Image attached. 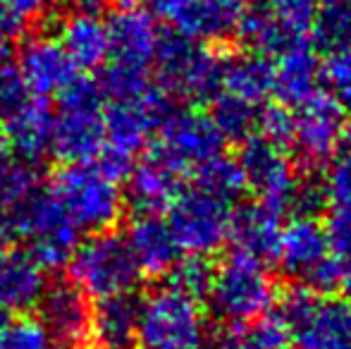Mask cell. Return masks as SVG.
I'll list each match as a JSON object with an SVG mask.
<instances>
[{
	"label": "cell",
	"mask_w": 351,
	"mask_h": 349,
	"mask_svg": "<svg viewBox=\"0 0 351 349\" xmlns=\"http://www.w3.org/2000/svg\"><path fill=\"white\" fill-rule=\"evenodd\" d=\"M58 112H53L51 154L62 163H91L106 144V106L98 84L74 77L62 88Z\"/></svg>",
	"instance_id": "1"
},
{
	"label": "cell",
	"mask_w": 351,
	"mask_h": 349,
	"mask_svg": "<svg viewBox=\"0 0 351 349\" xmlns=\"http://www.w3.org/2000/svg\"><path fill=\"white\" fill-rule=\"evenodd\" d=\"M208 318L201 302L170 282L139 302L136 340L141 349H206Z\"/></svg>",
	"instance_id": "2"
},
{
	"label": "cell",
	"mask_w": 351,
	"mask_h": 349,
	"mask_svg": "<svg viewBox=\"0 0 351 349\" xmlns=\"http://www.w3.org/2000/svg\"><path fill=\"white\" fill-rule=\"evenodd\" d=\"M14 242H27L34 258L43 270L67 265L79 244V228L53 189H34L19 206L5 213Z\"/></svg>",
	"instance_id": "3"
},
{
	"label": "cell",
	"mask_w": 351,
	"mask_h": 349,
	"mask_svg": "<svg viewBox=\"0 0 351 349\" xmlns=\"http://www.w3.org/2000/svg\"><path fill=\"white\" fill-rule=\"evenodd\" d=\"M153 62L158 70V86L172 98L204 103L220 93L222 58L184 34L160 32Z\"/></svg>",
	"instance_id": "4"
},
{
	"label": "cell",
	"mask_w": 351,
	"mask_h": 349,
	"mask_svg": "<svg viewBox=\"0 0 351 349\" xmlns=\"http://www.w3.org/2000/svg\"><path fill=\"white\" fill-rule=\"evenodd\" d=\"M67 265L72 282L88 299L132 292L141 278L127 239L110 230L93 232L86 242L77 244Z\"/></svg>",
	"instance_id": "5"
},
{
	"label": "cell",
	"mask_w": 351,
	"mask_h": 349,
	"mask_svg": "<svg viewBox=\"0 0 351 349\" xmlns=\"http://www.w3.org/2000/svg\"><path fill=\"white\" fill-rule=\"evenodd\" d=\"M79 230L103 232L112 230L125 213V194L91 163H65L51 184Z\"/></svg>",
	"instance_id": "6"
},
{
	"label": "cell",
	"mask_w": 351,
	"mask_h": 349,
	"mask_svg": "<svg viewBox=\"0 0 351 349\" xmlns=\"http://www.w3.org/2000/svg\"><path fill=\"white\" fill-rule=\"evenodd\" d=\"M210 311L225 323H249L273 309L278 299L265 263L234 254L215 268L208 289Z\"/></svg>",
	"instance_id": "7"
},
{
	"label": "cell",
	"mask_w": 351,
	"mask_h": 349,
	"mask_svg": "<svg viewBox=\"0 0 351 349\" xmlns=\"http://www.w3.org/2000/svg\"><path fill=\"white\" fill-rule=\"evenodd\" d=\"M230 201L217 199L199 186L182 189L167 208V225L184 254L210 256L220 252L230 237Z\"/></svg>",
	"instance_id": "8"
},
{
	"label": "cell",
	"mask_w": 351,
	"mask_h": 349,
	"mask_svg": "<svg viewBox=\"0 0 351 349\" xmlns=\"http://www.w3.org/2000/svg\"><path fill=\"white\" fill-rule=\"evenodd\" d=\"M158 139L151 154L165 160L177 173H191L206 158L220 154L225 136L204 110H172L158 127Z\"/></svg>",
	"instance_id": "9"
},
{
	"label": "cell",
	"mask_w": 351,
	"mask_h": 349,
	"mask_svg": "<svg viewBox=\"0 0 351 349\" xmlns=\"http://www.w3.org/2000/svg\"><path fill=\"white\" fill-rule=\"evenodd\" d=\"M239 144L241 149L237 160L246 175V186L261 204L273 208L275 213H289L301 177L294 163L285 156V149L270 144L261 134H249Z\"/></svg>",
	"instance_id": "10"
},
{
	"label": "cell",
	"mask_w": 351,
	"mask_h": 349,
	"mask_svg": "<svg viewBox=\"0 0 351 349\" xmlns=\"http://www.w3.org/2000/svg\"><path fill=\"white\" fill-rule=\"evenodd\" d=\"M291 144L296 158L308 170H320L335 158L344 134V108L328 93H313L296 106Z\"/></svg>",
	"instance_id": "11"
},
{
	"label": "cell",
	"mask_w": 351,
	"mask_h": 349,
	"mask_svg": "<svg viewBox=\"0 0 351 349\" xmlns=\"http://www.w3.org/2000/svg\"><path fill=\"white\" fill-rule=\"evenodd\" d=\"M172 110H175V98L158 84H153L134 101L108 103L106 144L130 156H136Z\"/></svg>",
	"instance_id": "12"
},
{
	"label": "cell",
	"mask_w": 351,
	"mask_h": 349,
	"mask_svg": "<svg viewBox=\"0 0 351 349\" xmlns=\"http://www.w3.org/2000/svg\"><path fill=\"white\" fill-rule=\"evenodd\" d=\"M38 306V321L51 333L58 349H82L91 337V306L88 297L74 282L46 285Z\"/></svg>",
	"instance_id": "13"
},
{
	"label": "cell",
	"mask_w": 351,
	"mask_h": 349,
	"mask_svg": "<svg viewBox=\"0 0 351 349\" xmlns=\"http://www.w3.org/2000/svg\"><path fill=\"white\" fill-rule=\"evenodd\" d=\"M17 70L22 72L29 91L41 98L58 96L79 75L62 43L48 36H32L22 43Z\"/></svg>",
	"instance_id": "14"
},
{
	"label": "cell",
	"mask_w": 351,
	"mask_h": 349,
	"mask_svg": "<svg viewBox=\"0 0 351 349\" xmlns=\"http://www.w3.org/2000/svg\"><path fill=\"white\" fill-rule=\"evenodd\" d=\"M249 0H186L170 19L175 32L199 43H220L239 36Z\"/></svg>",
	"instance_id": "15"
},
{
	"label": "cell",
	"mask_w": 351,
	"mask_h": 349,
	"mask_svg": "<svg viewBox=\"0 0 351 349\" xmlns=\"http://www.w3.org/2000/svg\"><path fill=\"white\" fill-rule=\"evenodd\" d=\"M330 242L325 225L315 215H294L280 230L275 258L282 273L304 280L325 256H330Z\"/></svg>",
	"instance_id": "16"
},
{
	"label": "cell",
	"mask_w": 351,
	"mask_h": 349,
	"mask_svg": "<svg viewBox=\"0 0 351 349\" xmlns=\"http://www.w3.org/2000/svg\"><path fill=\"white\" fill-rule=\"evenodd\" d=\"M3 136L8 139L12 156L29 165H38L51 154L53 110L48 98L32 96L27 103L3 120Z\"/></svg>",
	"instance_id": "17"
},
{
	"label": "cell",
	"mask_w": 351,
	"mask_h": 349,
	"mask_svg": "<svg viewBox=\"0 0 351 349\" xmlns=\"http://www.w3.org/2000/svg\"><path fill=\"white\" fill-rule=\"evenodd\" d=\"M289 333L296 349H351V302L318 297Z\"/></svg>",
	"instance_id": "18"
},
{
	"label": "cell",
	"mask_w": 351,
	"mask_h": 349,
	"mask_svg": "<svg viewBox=\"0 0 351 349\" xmlns=\"http://www.w3.org/2000/svg\"><path fill=\"white\" fill-rule=\"evenodd\" d=\"M46 285V270L32 254L17 247L0 249V311H29L36 306Z\"/></svg>",
	"instance_id": "19"
},
{
	"label": "cell",
	"mask_w": 351,
	"mask_h": 349,
	"mask_svg": "<svg viewBox=\"0 0 351 349\" xmlns=\"http://www.w3.org/2000/svg\"><path fill=\"white\" fill-rule=\"evenodd\" d=\"M280 218V213H275L261 201L244 204L237 210H232L230 237H227L232 239V252L261 263L273 261L282 230Z\"/></svg>",
	"instance_id": "20"
},
{
	"label": "cell",
	"mask_w": 351,
	"mask_h": 349,
	"mask_svg": "<svg viewBox=\"0 0 351 349\" xmlns=\"http://www.w3.org/2000/svg\"><path fill=\"white\" fill-rule=\"evenodd\" d=\"M106 24L112 60L143 67L151 65L160 38V29L151 12L141 8L117 10Z\"/></svg>",
	"instance_id": "21"
},
{
	"label": "cell",
	"mask_w": 351,
	"mask_h": 349,
	"mask_svg": "<svg viewBox=\"0 0 351 349\" xmlns=\"http://www.w3.org/2000/svg\"><path fill=\"white\" fill-rule=\"evenodd\" d=\"M180 173L172 170L165 160L148 156L141 163H134L127 175V201L139 215L143 213H156L160 215L162 210L170 208L175 196L182 191Z\"/></svg>",
	"instance_id": "22"
},
{
	"label": "cell",
	"mask_w": 351,
	"mask_h": 349,
	"mask_svg": "<svg viewBox=\"0 0 351 349\" xmlns=\"http://www.w3.org/2000/svg\"><path fill=\"white\" fill-rule=\"evenodd\" d=\"M125 239L130 244L132 256L139 265L141 275H153V278L167 275L180 258V247H177L170 225L156 213L136 215Z\"/></svg>",
	"instance_id": "23"
},
{
	"label": "cell",
	"mask_w": 351,
	"mask_h": 349,
	"mask_svg": "<svg viewBox=\"0 0 351 349\" xmlns=\"http://www.w3.org/2000/svg\"><path fill=\"white\" fill-rule=\"evenodd\" d=\"M320 86V62L304 41L278 53L273 62V93L282 106H301Z\"/></svg>",
	"instance_id": "24"
},
{
	"label": "cell",
	"mask_w": 351,
	"mask_h": 349,
	"mask_svg": "<svg viewBox=\"0 0 351 349\" xmlns=\"http://www.w3.org/2000/svg\"><path fill=\"white\" fill-rule=\"evenodd\" d=\"M291 333L278 313H263L249 323H225L208 333L206 349H287Z\"/></svg>",
	"instance_id": "25"
},
{
	"label": "cell",
	"mask_w": 351,
	"mask_h": 349,
	"mask_svg": "<svg viewBox=\"0 0 351 349\" xmlns=\"http://www.w3.org/2000/svg\"><path fill=\"white\" fill-rule=\"evenodd\" d=\"M62 48L77 70H98L110 58V41H108V24L96 14H70L60 24Z\"/></svg>",
	"instance_id": "26"
},
{
	"label": "cell",
	"mask_w": 351,
	"mask_h": 349,
	"mask_svg": "<svg viewBox=\"0 0 351 349\" xmlns=\"http://www.w3.org/2000/svg\"><path fill=\"white\" fill-rule=\"evenodd\" d=\"M220 91L251 103H263L273 93V60L261 51L222 58Z\"/></svg>",
	"instance_id": "27"
},
{
	"label": "cell",
	"mask_w": 351,
	"mask_h": 349,
	"mask_svg": "<svg viewBox=\"0 0 351 349\" xmlns=\"http://www.w3.org/2000/svg\"><path fill=\"white\" fill-rule=\"evenodd\" d=\"M139 299L132 292L96 299L91 309V337L103 347H125L136 337Z\"/></svg>",
	"instance_id": "28"
},
{
	"label": "cell",
	"mask_w": 351,
	"mask_h": 349,
	"mask_svg": "<svg viewBox=\"0 0 351 349\" xmlns=\"http://www.w3.org/2000/svg\"><path fill=\"white\" fill-rule=\"evenodd\" d=\"M196 186L208 194L217 196L222 201H234L244 194L249 186H246V175L241 170L239 160L232 158V156L220 154L206 158L204 163H199L194 170Z\"/></svg>",
	"instance_id": "29"
},
{
	"label": "cell",
	"mask_w": 351,
	"mask_h": 349,
	"mask_svg": "<svg viewBox=\"0 0 351 349\" xmlns=\"http://www.w3.org/2000/svg\"><path fill=\"white\" fill-rule=\"evenodd\" d=\"M258 103L244 101L239 96H232L227 91H220L213 96L210 120L225 136V141H241L249 134H254L258 125Z\"/></svg>",
	"instance_id": "30"
},
{
	"label": "cell",
	"mask_w": 351,
	"mask_h": 349,
	"mask_svg": "<svg viewBox=\"0 0 351 349\" xmlns=\"http://www.w3.org/2000/svg\"><path fill=\"white\" fill-rule=\"evenodd\" d=\"M96 84L106 103H125L143 96L156 82L148 75V67L112 60V65L103 67Z\"/></svg>",
	"instance_id": "31"
},
{
	"label": "cell",
	"mask_w": 351,
	"mask_h": 349,
	"mask_svg": "<svg viewBox=\"0 0 351 349\" xmlns=\"http://www.w3.org/2000/svg\"><path fill=\"white\" fill-rule=\"evenodd\" d=\"M311 32L328 51L351 46V0H320Z\"/></svg>",
	"instance_id": "32"
},
{
	"label": "cell",
	"mask_w": 351,
	"mask_h": 349,
	"mask_svg": "<svg viewBox=\"0 0 351 349\" xmlns=\"http://www.w3.org/2000/svg\"><path fill=\"white\" fill-rule=\"evenodd\" d=\"M36 180L34 165L19 160L17 156L0 158V215L22 204L36 189Z\"/></svg>",
	"instance_id": "33"
},
{
	"label": "cell",
	"mask_w": 351,
	"mask_h": 349,
	"mask_svg": "<svg viewBox=\"0 0 351 349\" xmlns=\"http://www.w3.org/2000/svg\"><path fill=\"white\" fill-rule=\"evenodd\" d=\"M320 0H263L261 8L275 19V24L291 38L304 41L313 27Z\"/></svg>",
	"instance_id": "34"
},
{
	"label": "cell",
	"mask_w": 351,
	"mask_h": 349,
	"mask_svg": "<svg viewBox=\"0 0 351 349\" xmlns=\"http://www.w3.org/2000/svg\"><path fill=\"white\" fill-rule=\"evenodd\" d=\"M320 84L325 93L351 110V46L332 48L320 62Z\"/></svg>",
	"instance_id": "35"
},
{
	"label": "cell",
	"mask_w": 351,
	"mask_h": 349,
	"mask_svg": "<svg viewBox=\"0 0 351 349\" xmlns=\"http://www.w3.org/2000/svg\"><path fill=\"white\" fill-rule=\"evenodd\" d=\"M167 275H170L172 287H177V289H182V292L191 294V297L201 299L208 294L215 268H213V263L208 261V256L186 254L184 258H177Z\"/></svg>",
	"instance_id": "36"
},
{
	"label": "cell",
	"mask_w": 351,
	"mask_h": 349,
	"mask_svg": "<svg viewBox=\"0 0 351 349\" xmlns=\"http://www.w3.org/2000/svg\"><path fill=\"white\" fill-rule=\"evenodd\" d=\"M0 349H58L38 318L17 316L0 328Z\"/></svg>",
	"instance_id": "37"
},
{
	"label": "cell",
	"mask_w": 351,
	"mask_h": 349,
	"mask_svg": "<svg viewBox=\"0 0 351 349\" xmlns=\"http://www.w3.org/2000/svg\"><path fill=\"white\" fill-rule=\"evenodd\" d=\"M258 134L268 139L270 144L287 149L291 144V134H294V112L289 106H268L265 110L258 112V125H256Z\"/></svg>",
	"instance_id": "38"
},
{
	"label": "cell",
	"mask_w": 351,
	"mask_h": 349,
	"mask_svg": "<svg viewBox=\"0 0 351 349\" xmlns=\"http://www.w3.org/2000/svg\"><path fill=\"white\" fill-rule=\"evenodd\" d=\"M34 93L29 91L22 72L12 62H0V120L17 110L22 103H27Z\"/></svg>",
	"instance_id": "39"
},
{
	"label": "cell",
	"mask_w": 351,
	"mask_h": 349,
	"mask_svg": "<svg viewBox=\"0 0 351 349\" xmlns=\"http://www.w3.org/2000/svg\"><path fill=\"white\" fill-rule=\"evenodd\" d=\"M325 199L337 208V206H351V156H342L337 160H330L323 177Z\"/></svg>",
	"instance_id": "40"
},
{
	"label": "cell",
	"mask_w": 351,
	"mask_h": 349,
	"mask_svg": "<svg viewBox=\"0 0 351 349\" xmlns=\"http://www.w3.org/2000/svg\"><path fill=\"white\" fill-rule=\"evenodd\" d=\"M325 232H328L330 252L339 261L351 258V206H337L330 213L328 223H325Z\"/></svg>",
	"instance_id": "41"
},
{
	"label": "cell",
	"mask_w": 351,
	"mask_h": 349,
	"mask_svg": "<svg viewBox=\"0 0 351 349\" xmlns=\"http://www.w3.org/2000/svg\"><path fill=\"white\" fill-rule=\"evenodd\" d=\"M339 273H342V263H339V258L335 254H330L306 275L301 285L313 289L315 294H330L335 289H339Z\"/></svg>",
	"instance_id": "42"
},
{
	"label": "cell",
	"mask_w": 351,
	"mask_h": 349,
	"mask_svg": "<svg viewBox=\"0 0 351 349\" xmlns=\"http://www.w3.org/2000/svg\"><path fill=\"white\" fill-rule=\"evenodd\" d=\"M91 165L96 170H101L106 177H110L112 182H122L127 180L132 165H134V156L125 154V151H117L112 146L103 144V149L98 151V156L91 160Z\"/></svg>",
	"instance_id": "43"
},
{
	"label": "cell",
	"mask_w": 351,
	"mask_h": 349,
	"mask_svg": "<svg viewBox=\"0 0 351 349\" xmlns=\"http://www.w3.org/2000/svg\"><path fill=\"white\" fill-rule=\"evenodd\" d=\"M24 27H27V19H24L12 5L0 0V43L19 38L24 34Z\"/></svg>",
	"instance_id": "44"
},
{
	"label": "cell",
	"mask_w": 351,
	"mask_h": 349,
	"mask_svg": "<svg viewBox=\"0 0 351 349\" xmlns=\"http://www.w3.org/2000/svg\"><path fill=\"white\" fill-rule=\"evenodd\" d=\"M8 5H12L24 19H36V17H43V14L51 10L53 0H5Z\"/></svg>",
	"instance_id": "45"
},
{
	"label": "cell",
	"mask_w": 351,
	"mask_h": 349,
	"mask_svg": "<svg viewBox=\"0 0 351 349\" xmlns=\"http://www.w3.org/2000/svg\"><path fill=\"white\" fill-rule=\"evenodd\" d=\"M65 5L70 14H96V17H101L108 0H65Z\"/></svg>",
	"instance_id": "46"
},
{
	"label": "cell",
	"mask_w": 351,
	"mask_h": 349,
	"mask_svg": "<svg viewBox=\"0 0 351 349\" xmlns=\"http://www.w3.org/2000/svg\"><path fill=\"white\" fill-rule=\"evenodd\" d=\"M146 3L151 5L153 14H158V17H162V19H172L184 8L186 0H146Z\"/></svg>",
	"instance_id": "47"
},
{
	"label": "cell",
	"mask_w": 351,
	"mask_h": 349,
	"mask_svg": "<svg viewBox=\"0 0 351 349\" xmlns=\"http://www.w3.org/2000/svg\"><path fill=\"white\" fill-rule=\"evenodd\" d=\"M342 263V273H339V289L344 292V299L351 302V258L347 261H339Z\"/></svg>",
	"instance_id": "48"
},
{
	"label": "cell",
	"mask_w": 351,
	"mask_h": 349,
	"mask_svg": "<svg viewBox=\"0 0 351 349\" xmlns=\"http://www.w3.org/2000/svg\"><path fill=\"white\" fill-rule=\"evenodd\" d=\"M108 3H112L117 10H134L141 8V3H146V0H108Z\"/></svg>",
	"instance_id": "49"
},
{
	"label": "cell",
	"mask_w": 351,
	"mask_h": 349,
	"mask_svg": "<svg viewBox=\"0 0 351 349\" xmlns=\"http://www.w3.org/2000/svg\"><path fill=\"white\" fill-rule=\"evenodd\" d=\"M342 144L347 146L349 156H351V120L344 122V134H342Z\"/></svg>",
	"instance_id": "50"
},
{
	"label": "cell",
	"mask_w": 351,
	"mask_h": 349,
	"mask_svg": "<svg viewBox=\"0 0 351 349\" xmlns=\"http://www.w3.org/2000/svg\"><path fill=\"white\" fill-rule=\"evenodd\" d=\"M8 58H5V43H0V62H5Z\"/></svg>",
	"instance_id": "51"
},
{
	"label": "cell",
	"mask_w": 351,
	"mask_h": 349,
	"mask_svg": "<svg viewBox=\"0 0 351 349\" xmlns=\"http://www.w3.org/2000/svg\"><path fill=\"white\" fill-rule=\"evenodd\" d=\"M103 349H136V347H130V345H125V347H103ZM141 349V347H139Z\"/></svg>",
	"instance_id": "52"
},
{
	"label": "cell",
	"mask_w": 351,
	"mask_h": 349,
	"mask_svg": "<svg viewBox=\"0 0 351 349\" xmlns=\"http://www.w3.org/2000/svg\"><path fill=\"white\" fill-rule=\"evenodd\" d=\"M5 321H8V318H5V313H3V311H0V328H3V326H5Z\"/></svg>",
	"instance_id": "53"
}]
</instances>
